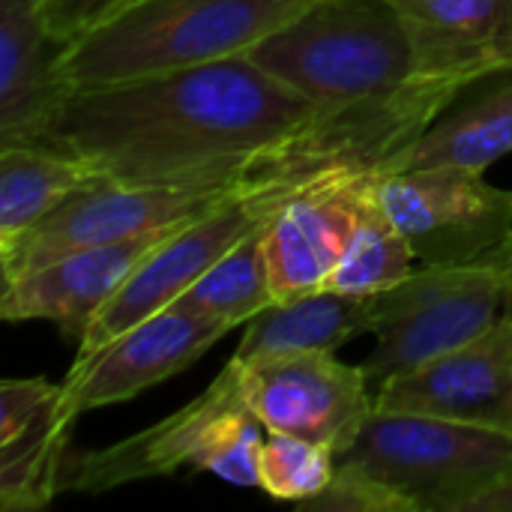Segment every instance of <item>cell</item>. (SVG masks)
Returning <instances> with one entry per match:
<instances>
[{"instance_id":"1","label":"cell","mask_w":512,"mask_h":512,"mask_svg":"<svg viewBox=\"0 0 512 512\" xmlns=\"http://www.w3.org/2000/svg\"><path fill=\"white\" fill-rule=\"evenodd\" d=\"M315 111L246 54L72 87L42 144L123 183H237L249 162Z\"/></svg>"},{"instance_id":"2","label":"cell","mask_w":512,"mask_h":512,"mask_svg":"<svg viewBox=\"0 0 512 512\" xmlns=\"http://www.w3.org/2000/svg\"><path fill=\"white\" fill-rule=\"evenodd\" d=\"M462 90L456 81L423 78L390 93L315 105L303 123L249 162L240 192L273 216L303 189L387 174Z\"/></svg>"},{"instance_id":"3","label":"cell","mask_w":512,"mask_h":512,"mask_svg":"<svg viewBox=\"0 0 512 512\" xmlns=\"http://www.w3.org/2000/svg\"><path fill=\"white\" fill-rule=\"evenodd\" d=\"M312 3L126 0L60 48L57 75L72 90L237 57Z\"/></svg>"},{"instance_id":"4","label":"cell","mask_w":512,"mask_h":512,"mask_svg":"<svg viewBox=\"0 0 512 512\" xmlns=\"http://www.w3.org/2000/svg\"><path fill=\"white\" fill-rule=\"evenodd\" d=\"M246 57L315 105L423 81L414 33L393 0H315Z\"/></svg>"},{"instance_id":"5","label":"cell","mask_w":512,"mask_h":512,"mask_svg":"<svg viewBox=\"0 0 512 512\" xmlns=\"http://www.w3.org/2000/svg\"><path fill=\"white\" fill-rule=\"evenodd\" d=\"M336 459L363 465L417 512H465L471 498L512 474V432L375 411Z\"/></svg>"},{"instance_id":"6","label":"cell","mask_w":512,"mask_h":512,"mask_svg":"<svg viewBox=\"0 0 512 512\" xmlns=\"http://www.w3.org/2000/svg\"><path fill=\"white\" fill-rule=\"evenodd\" d=\"M510 303L498 267L483 255L465 264H423L396 288L378 294L375 345L360 363L372 393L393 375L411 372L498 321Z\"/></svg>"},{"instance_id":"7","label":"cell","mask_w":512,"mask_h":512,"mask_svg":"<svg viewBox=\"0 0 512 512\" xmlns=\"http://www.w3.org/2000/svg\"><path fill=\"white\" fill-rule=\"evenodd\" d=\"M237 192V183H123L96 174L0 252V273L9 279L78 249L192 222Z\"/></svg>"},{"instance_id":"8","label":"cell","mask_w":512,"mask_h":512,"mask_svg":"<svg viewBox=\"0 0 512 512\" xmlns=\"http://www.w3.org/2000/svg\"><path fill=\"white\" fill-rule=\"evenodd\" d=\"M420 264H465L512 234V189L462 168H408L372 180Z\"/></svg>"},{"instance_id":"9","label":"cell","mask_w":512,"mask_h":512,"mask_svg":"<svg viewBox=\"0 0 512 512\" xmlns=\"http://www.w3.org/2000/svg\"><path fill=\"white\" fill-rule=\"evenodd\" d=\"M234 363L240 366L243 402L267 432L297 435L342 456L375 414V393L363 369L336 360V354L312 351Z\"/></svg>"},{"instance_id":"10","label":"cell","mask_w":512,"mask_h":512,"mask_svg":"<svg viewBox=\"0 0 512 512\" xmlns=\"http://www.w3.org/2000/svg\"><path fill=\"white\" fill-rule=\"evenodd\" d=\"M270 216L243 192L231 195L210 213L186 222L165 237L126 279V285L96 312L78 339V354L87 357L105 342L135 327L138 321L177 303L225 252L258 231Z\"/></svg>"},{"instance_id":"11","label":"cell","mask_w":512,"mask_h":512,"mask_svg":"<svg viewBox=\"0 0 512 512\" xmlns=\"http://www.w3.org/2000/svg\"><path fill=\"white\" fill-rule=\"evenodd\" d=\"M228 333V324L171 303L123 330L99 351L75 357L60 381L63 399L78 417L93 408L135 399L138 393L186 372Z\"/></svg>"},{"instance_id":"12","label":"cell","mask_w":512,"mask_h":512,"mask_svg":"<svg viewBox=\"0 0 512 512\" xmlns=\"http://www.w3.org/2000/svg\"><path fill=\"white\" fill-rule=\"evenodd\" d=\"M375 411L512 432V303L471 342L384 381Z\"/></svg>"},{"instance_id":"13","label":"cell","mask_w":512,"mask_h":512,"mask_svg":"<svg viewBox=\"0 0 512 512\" xmlns=\"http://www.w3.org/2000/svg\"><path fill=\"white\" fill-rule=\"evenodd\" d=\"M246 405L240 393V366L234 360L192 402L102 450H72L63 465L60 492H111L126 483L168 477L180 468H195L216 423Z\"/></svg>"},{"instance_id":"14","label":"cell","mask_w":512,"mask_h":512,"mask_svg":"<svg viewBox=\"0 0 512 512\" xmlns=\"http://www.w3.org/2000/svg\"><path fill=\"white\" fill-rule=\"evenodd\" d=\"M183 225H165L114 243L78 249L42 267L3 279L0 318L51 321L66 336L81 339L96 312L126 285L138 264Z\"/></svg>"},{"instance_id":"15","label":"cell","mask_w":512,"mask_h":512,"mask_svg":"<svg viewBox=\"0 0 512 512\" xmlns=\"http://www.w3.org/2000/svg\"><path fill=\"white\" fill-rule=\"evenodd\" d=\"M75 420L63 384L45 378L0 384V510L33 512L54 501Z\"/></svg>"},{"instance_id":"16","label":"cell","mask_w":512,"mask_h":512,"mask_svg":"<svg viewBox=\"0 0 512 512\" xmlns=\"http://www.w3.org/2000/svg\"><path fill=\"white\" fill-rule=\"evenodd\" d=\"M360 183L345 180L303 189L270 216L261 231V249L276 303L327 288L351 237Z\"/></svg>"},{"instance_id":"17","label":"cell","mask_w":512,"mask_h":512,"mask_svg":"<svg viewBox=\"0 0 512 512\" xmlns=\"http://www.w3.org/2000/svg\"><path fill=\"white\" fill-rule=\"evenodd\" d=\"M426 78L462 87L512 72V0H393Z\"/></svg>"},{"instance_id":"18","label":"cell","mask_w":512,"mask_h":512,"mask_svg":"<svg viewBox=\"0 0 512 512\" xmlns=\"http://www.w3.org/2000/svg\"><path fill=\"white\" fill-rule=\"evenodd\" d=\"M36 0H0V147L42 144L69 87Z\"/></svg>"},{"instance_id":"19","label":"cell","mask_w":512,"mask_h":512,"mask_svg":"<svg viewBox=\"0 0 512 512\" xmlns=\"http://www.w3.org/2000/svg\"><path fill=\"white\" fill-rule=\"evenodd\" d=\"M378 297H354L318 288L303 297L273 303L255 315L234 351V360H261L282 354H336L354 336L372 333Z\"/></svg>"},{"instance_id":"20","label":"cell","mask_w":512,"mask_h":512,"mask_svg":"<svg viewBox=\"0 0 512 512\" xmlns=\"http://www.w3.org/2000/svg\"><path fill=\"white\" fill-rule=\"evenodd\" d=\"M512 153V78L489 87L462 108L444 111L390 171L462 168L486 174Z\"/></svg>"},{"instance_id":"21","label":"cell","mask_w":512,"mask_h":512,"mask_svg":"<svg viewBox=\"0 0 512 512\" xmlns=\"http://www.w3.org/2000/svg\"><path fill=\"white\" fill-rule=\"evenodd\" d=\"M96 171L78 156L45 144L0 147V252L60 207Z\"/></svg>"},{"instance_id":"22","label":"cell","mask_w":512,"mask_h":512,"mask_svg":"<svg viewBox=\"0 0 512 512\" xmlns=\"http://www.w3.org/2000/svg\"><path fill=\"white\" fill-rule=\"evenodd\" d=\"M372 180L375 177L363 180L354 192L351 237L327 282V288L354 297H378L417 270V255L378 201Z\"/></svg>"},{"instance_id":"23","label":"cell","mask_w":512,"mask_h":512,"mask_svg":"<svg viewBox=\"0 0 512 512\" xmlns=\"http://www.w3.org/2000/svg\"><path fill=\"white\" fill-rule=\"evenodd\" d=\"M264 225L258 231H252L246 240H240L231 252H225L177 303L186 309H195L207 318H216V321L228 324L231 330L246 327L255 315H261L267 306H273L276 297L270 288L267 261H264V249H261Z\"/></svg>"},{"instance_id":"24","label":"cell","mask_w":512,"mask_h":512,"mask_svg":"<svg viewBox=\"0 0 512 512\" xmlns=\"http://www.w3.org/2000/svg\"><path fill=\"white\" fill-rule=\"evenodd\" d=\"M333 471L336 453L330 447L285 432H264L258 447V489L270 498L306 504L327 489Z\"/></svg>"},{"instance_id":"25","label":"cell","mask_w":512,"mask_h":512,"mask_svg":"<svg viewBox=\"0 0 512 512\" xmlns=\"http://www.w3.org/2000/svg\"><path fill=\"white\" fill-rule=\"evenodd\" d=\"M264 432L267 429L246 405L228 411L210 432L195 471H207L240 489H258V447Z\"/></svg>"},{"instance_id":"26","label":"cell","mask_w":512,"mask_h":512,"mask_svg":"<svg viewBox=\"0 0 512 512\" xmlns=\"http://www.w3.org/2000/svg\"><path fill=\"white\" fill-rule=\"evenodd\" d=\"M303 507L315 512H417L405 495L351 459H336L327 489Z\"/></svg>"},{"instance_id":"27","label":"cell","mask_w":512,"mask_h":512,"mask_svg":"<svg viewBox=\"0 0 512 512\" xmlns=\"http://www.w3.org/2000/svg\"><path fill=\"white\" fill-rule=\"evenodd\" d=\"M126 0H36L39 15L51 33V39L63 48L102 18H108Z\"/></svg>"},{"instance_id":"28","label":"cell","mask_w":512,"mask_h":512,"mask_svg":"<svg viewBox=\"0 0 512 512\" xmlns=\"http://www.w3.org/2000/svg\"><path fill=\"white\" fill-rule=\"evenodd\" d=\"M465 512H512V474H504L468 501Z\"/></svg>"},{"instance_id":"29","label":"cell","mask_w":512,"mask_h":512,"mask_svg":"<svg viewBox=\"0 0 512 512\" xmlns=\"http://www.w3.org/2000/svg\"><path fill=\"white\" fill-rule=\"evenodd\" d=\"M486 258L498 267V273H501V279H504V285H507V294H510L512 303V234L498 246V249H492Z\"/></svg>"}]
</instances>
